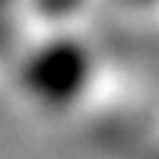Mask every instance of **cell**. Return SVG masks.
<instances>
[{"mask_svg": "<svg viewBox=\"0 0 159 159\" xmlns=\"http://www.w3.org/2000/svg\"><path fill=\"white\" fill-rule=\"evenodd\" d=\"M86 76H89V57L76 42H51L48 48L35 51L25 67L29 89L51 105L70 102L83 89Z\"/></svg>", "mask_w": 159, "mask_h": 159, "instance_id": "6da1fadb", "label": "cell"}, {"mask_svg": "<svg viewBox=\"0 0 159 159\" xmlns=\"http://www.w3.org/2000/svg\"><path fill=\"white\" fill-rule=\"evenodd\" d=\"M73 3H76V0H42V7L48 13H64V10H70Z\"/></svg>", "mask_w": 159, "mask_h": 159, "instance_id": "7a4b0ae2", "label": "cell"}]
</instances>
